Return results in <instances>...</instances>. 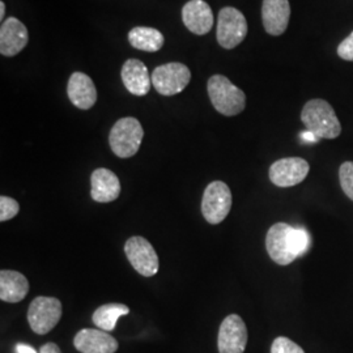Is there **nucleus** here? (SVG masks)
I'll return each mask as SVG.
<instances>
[{"label":"nucleus","mask_w":353,"mask_h":353,"mask_svg":"<svg viewBox=\"0 0 353 353\" xmlns=\"http://www.w3.org/2000/svg\"><path fill=\"white\" fill-rule=\"evenodd\" d=\"M339 182L344 194L353 202V161H345L341 165Z\"/></svg>","instance_id":"obj_22"},{"label":"nucleus","mask_w":353,"mask_h":353,"mask_svg":"<svg viewBox=\"0 0 353 353\" xmlns=\"http://www.w3.org/2000/svg\"><path fill=\"white\" fill-rule=\"evenodd\" d=\"M182 20L191 33L204 36L214 26V13L207 1L190 0L182 8Z\"/></svg>","instance_id":"obj_13"},{"label":"nucleus","mask_w":353,"mask_h":353,"mask_svg":"<svg viewBox=\"0 0 353 353\" xmlns=\"http://www.w3.org/2000/svg\"><path fill=\"white\" fill-rule=\"evenodd\" d=\"M4 14H6V3L0 1V20H4Z\"/></svg>","instance_id":"obj_29"},{"label":"nucleus","mask_w":353,"mask_h":353,"mask_svg":"<svg viewBox=\"0 0 353 353\" xmlns=\"http://www.w3.org/2000/svg\"><path fill=\"white\" fill-rule=\"evenodd\" d=\"M210 100L214 109L225 117L242 113L246 106V94L236 87L227 76L214 75L207 84Z\"/></svg>","instance_id":"obj_3"},{"label":"nucleus","mask_w":353,"mask_h":353,"mask_svg":"<svg viewBox=\"0 0 353 353\" xmlns=\"http://www.w3.org/2000/svg\"><path fill=\"white\" fill-rule=\"evenodd\" d=\"M128 313L130 309L125 303H105L93 313L92 321L100 330L110 332L117 326V321Z\"/></svg>","instance_id":"obj_21"},{"label":"nucleus","mask_w":353,"mask_h":353,"mask_svg":"<svg viewBox=\"0 0 353 353\" xmlns=\"http://www.w3.org/2000/svg\"><path fill=\"white\" fill-rule=\"evenodd\" d=\"M74 345L81 353H115L118 341L100 328H83L76 334Z\"/></svg>","instance_id":"obj_12"},{"label":"nucleus","mask_w":353,"mask_h":353,"mask_svg":"<svg viewBox=\"0 0 353 353\" xmlns=\"http://www.w3.org/2000/svg\"><path fill=\"white\" fill-rule=\"evenodd\" d=\"M290 17L288 0H263L262 21L268 34L281 36L288 28Z\"/></svg>","instance_id":"obj_15"},{"label":"nucleus","mask_w":353,"mask_h":353,"mask_svg":"<svg viewBox=\"0 0 353 353\" xmlns=\"http://www.w3.org/2000/svg\"><path fill=\"white\" fill-rule=\"evenodd\" d=\"M16 351H17V353H37V351L33 347H30L28 344H23V343H19L16 345Z\"/></svg>","instance_id":"obj_28"},{"label":"nucleus","mask_w":353,"mask_h":353,"mask_svg":"<svg viewBox=\"0 0 353 353\" xmlns=\"http://www.w3.org/2000/svg\"><path fill=\"white\" fill-rule=\"evenodd\" d=\"M92 199L94 202L110 203L117 201L121 195V182L115 173L109 169H96L90 176Z\"/></svg>","instance_id":"obj_17"},{"label":"nucleus","mask_w":353,"mask_h":353,"mask_svg":"<svg viewBox=\"0 0 353 353\" xmlns=\"http://www.w3.org/2000/svg\"><path fill=\"white\" fill-rule=\"evenodd\" d=\"M338 55L341 59L353 62V32L341 42V45L338 46Z\"/></svg>","instance_id":"obj_25"},{"label":"nucleus","mask_w":353,"mask_h":353,"mask_svg":"<svg viewBox=\"0 0 353 353\" xmlns=\"http://www.w3.org/2000/svg\"><path fill=\"white\" fill-rule=\"evenodd\" d=\"M300 138H301V140L305 141V143H316V141L319 140L313 132H310V131H307V130L300 134Z\"/></svg>","instance_id":"obj_27"},{"label":"nucleus","mask_w":353,"mask_h":353,"mask_svg":"<svg viewBox=\"0 0 353 353\" xmlns=\"http://www.w3.org/2000/svg\"><path fill=\"white\" fill-rule=\"evenodd\" d=\"M301 121L306 130L313 132L318 139H336L341 134V122L334 108L321 99L305 103Z\"/></svg>","instance_id":"obj_2"},{"label":"nucleus","mask_w":353,"mask_h":353,"mask_svg":"<svg viewBox=\"0 0 353 353\" xmlns=\"http://www.w3.org/2000/svg\"><path fill=\"white\" fill-rule=\"evenodd\" d=\"M271 353H305V351L288 338L279 336L271 345Z\"/></svg>","instance_id":"obj_24"},{"label":"nucleus","mask_w":353,"mask_h":353,"mask_svg":"<svg viewBox=\"0 0 353 353\" xmlns=\"http://www.w3.org/2000/svg\"><path fill=\"white\" fill-rule=\"evenodd\" d=\"M144 138V130L137 118L126 117L119 119L109 134V144L115 156L130 159L139 151Z\"/></svg>","instance_id":"obj_4"},{"label":"nucleus","mask_w":353,"mask_h":353,"mask_svg":"<svg viewBox=\"0 0 353 353\" xmlns=\"http://www.w3.org/2000/svg\"><path fill=\"white\" fill-rule=\"evenodd\" d=\"M29 292L28 279L17 271L3 270L0 272V300L4 303L23 301Z\"/></svg>","instance_id":"obj_19"},{"label":"nucleus","mask_w":353,"mask_h":353,"mask_svg":"<svg viewBox=\"0 0 353 353\" xmlns=\"http://www.w3.org/2000/svg\"><path fill=\"white\" fill-rule=\"evenodd\" d=\"M29 41L26 26L16 17H10L0 28V52L4 57H14L24 50Z\"/></svg>","instance_id":"obj_14"},{"label":"nucleus","mask_w":353,"mask_h":353,"mask_svg":"<svg viewBox=\"0 0 353 353\" xmlns=\"http://www.w3.org/2000/svg\"><path fill=\"white\" fill-rule=\"evenodd\" d=\"M248 36V21L243 13L233 7H225L217 17V42L221 48L232 50Z\"/></svg>","instance_id":"obj_6"},{"label":"nucleus","mask_w":353,"mask_h":353,"mask_svg":"<svg viewBox=\"0 0 353 353\" xmlns=\"http://www.w3.org/2000/svg\"><path fill=\"white\" fill-rule=\"evenodd\" d=\"M312 240L303 228L287 223H276L268 229L265 249L270 258L279 265H288L310 249Z\"/></svg>","instance_id":"obj_1"},{"label":"nucleus","mask_w":353,"mask_h":353,"mask_svg":"<svg viewBox=\"0 0 353 353\" xmlns=\"http://www.w3.org/2000/svg\"><path fill=\"white\" fill-rule=\"evenodd\" d=\"M20 211V205L10 196H0V221H8Z\"/></svg>","instance_id":"obj_23"},{"label":"nucleus","mask_w":353,"mask_h":353,"mask_svg":"<svg viewBox=\"0 0 353 353\" xmlns=\"http://www.w3.org/2000/svg\"><path fill=\"white\" fill-rule=\"evenodd\" d=\"M125 252L131 265L139 272L141 276L151 278L159 272L160 261L151 242L144 237H131L125 243Z\"/></svg>","instance_id":"obj_9"},{"label":"nucleus","mask_w":353,"mask_h":353,"mask_svg":"<svg viewBox=\"0 0 353 353\" xmlns=\"http://www.w3.org/2000/svg\"><path fill=\"white\" fill-rule=\"evenodd\" d=\"M39 353H62V351L55 343H46L41 347Z\"/></svg>","instance_id":"obj_26"},{"label":"nucleus","mask_w":353,"mask_h":353,"mask_svg":"<svg viewBox=\"0 0 353 353\" xmlns=\"http://www.w3.org/2000/svg\"><path fill=\"white\" fill-rule=\"evenodd\" d=\"M62 318V303L55 297L38 296L28 310L29 326L37 335H46Z\"/></svg>","instance_id":"obj_5"},{"label":"nucleus","mask_w":353,"mask_h":353,"mask_svg":"<svg viewBox=\"0 0 353 353\" xmlns=\"http://www.w3.org/2000/svg\"><path fill=\"white\" fill-rule=\"evenodd\" d=\"M309 170V163L301 157H285L271 165L268 176L275 186L292 188L303 182Z\"/></svg>","instance_id":"obj_10"},{"label":"nucleus","mask_w":353,"mask_h":353,"mask_svg":"<svg viewBox=\"0 0 353 353\" xmlns=\"http://www.w3.org/2000/svg\"><path fill=\"white\" fill-rule=\"evenodd\" d=\"M232 208V191L225 182H211L203 194L202 214L212 225H217L227 219Z\"/></svg>","instance_id":"obj_7"},{"label":"nucleus","mask_w":353,"mask_h":353,"mask_svg":"<svg viewBox=\"0 0 353 353\" xmlns=\"http://www.w3.org/2000/svg\"><path fill=\"white\" fill-rule=\"evenodd\" d=\"M122 81L127 90L134 96H145L151 90L152 77L147 65L139 59H128L123 64Z\"/></svg>","instance_id":"obj_18"},{"label":"nucleus","mask_w":353,"mask_h":353,"mask_svg":"<svg viewBox=\"0 0 353 353\" xmlns=\"http://www.w3.org/2000/svg\"><path fill=\"white\" fill-rule=\"evenodd\" d=\"M128 42L138 50L156 52L163 49L165 39L163 33L154 28L137 26L130 30Z\"/></svg>","instance_id":"obj_20"},{"label":"nucleus","mask_w":353,"mask_h":353,"mask_svg":"<svg viewBox=\"0 0 353 353\" xmlns=\"http://www.w3.org/2000/svg\"><path fill=\"white\" fill-rule=\"evenodd\" d=\"M70 101L80 110H89L97 101V89L93 80L83 72H74L67 85Z\"/></svg>","instance_id":"obj_16"},{"label":"nucleus","mask_w":353,"mask_h":353,"mask_svg":"<svg viewBox=\"0 0 353 353\" xmlns=\"http://www.w3.org/2000/svg\"><path fill=\"white\" fill-rule=\"evenodd\" d=\"M191 72L183 63L172 62L154 68L152 85L163 96H176L189 85Z\"/></svg>","instance_id":"obj_8"},{"label":"nucleus","mask_w":353,"mask_h":353,"mask_svg":"<svg viewBox=\"0 0 353 353\" xmlns=\"http://www.w3.org/2000/svg\"><path fill=\"white\" fill-rule=\"evenodd\" d=\"M248 345V328L237 314L228 316L219 330V353H243Z\"/></svg>","instance_id":"obj_11"}]
</instances>
